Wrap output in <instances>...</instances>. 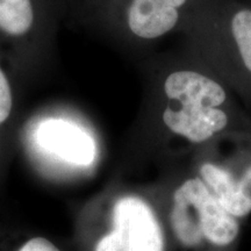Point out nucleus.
Wrapping results in <instances>:
<instances>
[{"label":"nucleus","instance_id":"obj_2","mask_svg":"<svg viewBox=\"0 0 251 251\" xmlns=\"http://www.w3.org/2000/svg\"><path fill=\"white\" fill-rule=\"evenodd\" d=\"M180 33L185 49L218 75L251 114V4L201 0Z\"/></svg>","mask_w":251,"mask_h":251},{"label":"nucleus","instance_id":"obj_7","mask_svg":"<svg viewBox=\"0 0 251 251\" xmlns=\"http://www.w3.org/2000/svg\"><path fill=\"white\" fill-rule=\"evenodd\" d=\"M37 143L62 159L79 166L92 164L97 156L92 136L76 124L63 119H47L37 126Z\"/></svg>","mask_w":251,"mask_h":251},{"label":"nucleus","instance_id":"obj_10","mask_svg":"<svg viewBox=\"0 0 251 251\" xmlns=\"http://www.w3.org/2000/svg\"><path fill=\"white\" fill-rule=\"evenodd\" d=\"M13 106V97L9 83L6 78L4 71L0 68V125L7 120L12 112Z\"/></svg>","mask_w":251,"mask_h":251},{"label":"nucleus","instance_id":"obj_4","mask_svg":"<svg viewBox=\"0 0 251 251\" xmlns=\"http://www.w3.org/2000/svg\"><path fill=\"white\" fill-rule=\"evenodd\" d=\"M188 164L231 215L242 221L251 214V129L220 135Z\"/></svg>","mask_w":251,"mask_h":251},{"label":"nucleus","instance_id":"obj_8","mask_svg":"<svg viewBox=\"0 0 251 251\" xmlns=\"http://www.w3.org/2000/svg\"><path fill=\"white\" fill-rule=\"evenodd\" d=\"M34 11L30 0H0V28L11 35H24L30 29Z\"/></svg>","mask_w":251,"mask_h":251},{"label":"nucleus","instance_id":"obj_3","mask_svg":"<svg viewBox=\"0 0 251 251\" xmlns=\"http://www.w3.org/2000/svg\"><path fill=\"white\" fill-rule=\"evenodd\" d=\"M157 208L166 233L183 251H224L240 237L242 221L221 205L188 163H176Z\"/></svg>","mask_w":251,"mask_h":251},{"label":"nucleus","instance_id":"obj_1","mask_svg":"<svg viewBox=\"0 0 251 251\" xmlns=\"http://www.w3.org/2000/svg\"><path fill=\"white\" fill-rule=\"evenodd\" d=\"M155 118L165 155L176 163L220 135L251 129V114L233 91L185 48L159 75Z\"/></svg>","mask_w":251,"mask_h":251},{"label":"nucleus","instance_id":"obj_11","mask_svg":"<svg viewBox=\"0 0 251 251\" xmlns=\"http://www.w3.org/2000/svg\"><path fill=\"white\" fill-rule=\"evenodd\" d=\"M17 251H61L51 241L45 237H33L25 242Z\"/></svg>","mask_w":251,"mask_h":251},{"label":"nucleus","instance_id":"obj_6","mask_svg":"<svg viewBox=\"0 0 251 251\" xmlns=\"http://www.w3.org/2000/svg\"><path fill=\"white\" fill-rule=\"evenodd\" d=\"M201 0H128L125 23L134 37L162 39L180 31Z\"/></svg>","mask_w":251,"mask_h":251},{"label":"nucleus","instance_id":"obj_5","mask_svg":"<svg viewBox=\"0 0 251 251\" xmlns=\"http://www.w3.org/2000/svg\"><path fill=\"white\" fill-rule=\"evenodd\" d=\"M111 226L128 238L134 251H166L168 233L157 207L137 194H124L111 207Z\"/></svg>","mask_w":251,"mask_h":251},{"label":"nucleus","instance_id":"obj_9","mask_svg":"<svg viewBox=\"0 0 251 251\" xmlns=\"http://www.w3.org/2000/svg\"><path fill=\"white\" fill-rule=\"evenodd\" d=\"M94 251H134L128 238L119 229L111 226L109 230L99 237Z\"/></svg>","mask_w":251,"mask_h":251}]
</instances>
